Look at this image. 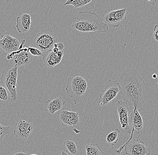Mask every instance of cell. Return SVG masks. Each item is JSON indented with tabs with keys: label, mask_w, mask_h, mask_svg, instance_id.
Returning a JSON list of instances; mask_svg holds the SVG:
<instances>
[{
	"label": "cell",
	"mask_w": 158,
	"mask_h": 155,
	"mask_svg": "<svg viewBox=\"0 0 158 155\" xmlns=\"http://www.w3.org/2000/svg\"><path fill=\"white\" fill-rule=\"evenodd\" d=\"M31 24V17L29 14H24L17 18L16 26L19 33L27 32L30 29Z\"/></svg>",
	"instance_id": "2e32d148"
},
{
	"label": "cell",
	"mask_w": 158,
	"mask_h": 155,
	"mask_svg": "<svg viewBox=\"0 0 158 155\" xmlns=\"http://www.w3.org/2000/svg\"><path fill=\"white\" fill-rule=\"evenodd\" d=\"M34 127V126L31 123L25 120H22L20 118L15 126V135L21 140H27L31 134Z\"/></svg>",
	"instance_id": "5bb4252c"
},
{
	"label": "cell",
	"mask_w": 158,
	"mask_h": 155,
	"mask_svg": "<svg viewBox=\"0 0 158 155\" xmlns=\"http://www.w3.org/2000/svg\"><path fill=\"white\" fill-rule=\"evenodd\" d=\"M120 134V130L118 128L114 129L112 132L110 133L106 137V142L111 146H114L118 142Z\"/></svg>",
	"instance_id": "ffe728a7"
},
{
	"label": "cell",
	"mask_w": 158,
	"mask_h": 155,
	"mask_svg": "<svg viewBox=\"0 0 158 155\" xmlns=\"http://www.w3.org/2000/svg\"><path fill=\"white\" fill-rule=\"evenodd\" d=\"M10 155H29L25 151H16L14 153H12Z\"/></svg>",
	"instance_id": "4316f807"
},
{
	"label": "cell",
	"mask_w": 158,
	"mask_h": 155,
	"mask_svg": "<svg viewBox=\"0 0 158 155\" xmlns=\"http://www.w3.org/2000/svg\"><path fill=\"white\" fill-rule=\"evenodd\" d=\"M152 78L154 79H157V75L156 74H153Z\"/></svg>",
	"instance_id": "f546056e"
},
{
	"label": "cell",
	"mask_w": 158,
	"mask_h": 155,
	"mask_svg": "<svg viewBox=\"0 0 158 155\" xmlns=\"http://www.w3.org/2000/svg\"><path fill=\"white\" fill-rule=\"evenodd\" d=\"M25 42V40H20L13 37L9 32H6L2 35L0 40V50L3 55L7 56L23 48Z\"/></svg>",
	"instance_id": "52a82bcc"
},
{
	"label": "cell",
	"mask_w": 158,
	"mask_h": 155,
	"mask_svg": "<svg viewBox=\"0 0 158 155\" xmlns=\"http://www.w3.org/2000/svg\"><path fill=\"white\" fill-rule=\"evenodd\" d=\"M153 38L154 40L158 42V25H156L154 26Z\"/></svg>",
	"instance_id": "d4e9b609"
},
{
	"label": "cell",
	"mask_w": 158,
	"mask_h": 155,
	"mask_svg": "<svg viewBox=\"0 0 158 155\" xmlns=\"http://www.w3.org/2000/svg\"><path fill=\"white\" fill-rule=\"evenodd\" d=\"M67 151L72 155H78L79 152L78 144L72 139H68L64 142Z\"/></svg>",
	"instance_id": "ac0fdd59"
},
{
	"label": "cell",
	"mask_w": 158,
	"mask_h": 155,
	"mask_svg": "<svg viewBox=\"0 0 158 155\" xmlns=\"http://www.w3.org/2000/svg\"><path fill=\"white\" fill-rule=\"evenodd\" d=\"M115 108L118 115L119 122L123 132L126 134H131V130L128 122L129 108L128 103L124 101H117Z\"/></svg>",
	"instance_id": "9c48e42d"
},
{
	"label": "cell",
	"mask_w": 158,
	"mask_h": 155,
	"mask_svg": "<svg viewBox=\"0 0 158 155\" xmlns=\"http://www.w3.org/2000/svg\"><path fill=\"white\" fill-rule=\"evenodd\" d=\"M148 2H149L150 5H155L157 3L156 1H153V0H152V1H148Z\"/></svg>",
	"instance_id": "f1b7e54d"
},
{
	"label": "cell",
	"mask_w": 158,
	"mask_h": 155,
	"mask_svg": "<svg viewBox=\"0 0 158 155\" xmlns=\"http://www.w3.org/2000/svg\"><path fill=\"white\" fill-rule=\"evenodd\" d=\"M11 126H6L0 123V144L2 143L4 140L9 137L11 133Z\"/></svg>",
	"instance_id": "7402d4cb"
},
{
	"label": "cell",
	"mask_w": 158,
	"mask_h": 155,
	"mask_svg": "<svg viewBox=\"0 0 158 155\" xmlns=\"http://www.w3.org/2000/svg\"><path fill=\"white\" fill-rule=\"evenodd\" d=\"M73 130H74V131H75V132H76V133H78L77 132H80V131H79L78 130H76V129H73Z\"/></svg>",
	"instance_id": "4dcf8cb0"
},
{
	"label": "cell",
	"mask_w": 158,
	"mask_h": 155,
	"mask_svg": "<svg viewBox=\"0 0 158 155\" xmlns=\"http://www.w3.org/2000/svg\"><path fill=\"white\" fill-rule=\"evenodd\" d=\"M128 122L131 130V136L128 141H129L132 140L134 132L139 134L143 131L144 123L143 118L136 108L129 111Z\"/></svg>",
	"instance_id": "7c38bea8"
},
{
	"label": "cell",
	"mask_w": 158,
	"mask_h": 155,
	"mask_svg": "<svg viewBox=\"0 0 158 155\" xmlns=\"http://www.w3.org/2000/svg\"><path fill=\"white\" fill-rule=\"evenodd\" d=\"M86 155H103V151L98 144H88L85 146Z\"/></svg>",
	"instance_id": "d6986e66"
},
{
	"label": "cell",
	"mask_w": 158,
	"mask_h": 155,
	"mask_svg": "<svg viewBox=\"0 0 158 155\" xmlns=\"http://www.w3.org/2000/svg\"><path fill=\"white\" fill-rule=\"evenodd\" d=\"M61 155H71L69 152L67 150H63L61 152Z\"/></svg>",
	"instance_id": "83f0119b"
},
{
	"label": "cell",
	"mask_w": 158,
	"mask_h": 155,
	"mask_svg": "<svg viewBox=\"0 0 158 155\" xmlns=\"http://www.w3.org/2000/svg\"><path fill=\"white\" fill-rule=\"evenodd\" d=\"M64 55V51L55 53L51 50L45 54L42 59L45 66L52 69L61 62Z\"/></svg>",
	"instance_id": "9a60e30c"
},
{
	"label": "cell",
	"mask_w": 158,
	"mask_h": 155,
	"mask_svg": "<svg viewBox=\"0 0 158 155\" xmlns=\"http://www.w3.org/2000/svg\"><path fill=\"white\" fill-rule=\"evenodd\" d=\"M157 84H158V82H157Z\"/></svg>",
	"instance_id": "d6a6232c"
},
{
	"label": "cell",
	"mask_w": 158,
	"mask_h": 155,
	"mask_svg": "<svg viewBox=\"0 0 158 155\" xmlns=\"http://www.w3.org/2000/svg\"><path fill=\"white\" fill-rule=\"evenodd\" d=\"M120 87L117 80H110L108 84L100 94L98 100V105L105 107L113 100L120 92Z\"/></svg>",
	"instance_id": "ba28073f"
},
{
	"label": "cell",
	"mask_w": 158,
	"mask_h": 155,
	"mask_svg": "<svg viewBox=\"0 0 158 155\" xmlns=\"http://www.w3.org/2000/svg\"><path fill=\"white\" fill-rule=\"evenodd\" d=\"M18 68H7L3 71L1 78V84L8 90L11 100L14 103L18 99L17 90Z\"/></svg>",
	"instance_id": "277c9868"
},
{
	"label": "cell",
	"mask_w": 158,
	"mask_h": 155,
	"mask_svg": "<svg viewBox=\"0 0 158 155\" xmlns=\"http://www.w3.org/2000/svg\"><path fill=\"white\" fill-rule=\"evenodd\" d=\"M87 88V83L81 76L69 77L67 81L66 90L68 95L75 105L78 104Z\"/></svg>",
	"instance_id": "3957f363"
},
{
	"label": "cell",
	"mask_w": 158,
	"mask_h": 155,
	"mask_svg": "<svg viewBox=\"0 0 158 155\" xmlns=\"http://www.w3.org/2000/svg\"><path fill=\"white\" fill-rule=\"evenodd\" d=\"M54 47L57 48L59 51H64V45L63 43H56L54 45Z\"/></svg>",
	"instance_id": "484cf974"
},
{
	"label": "cell",
	"mask_w": 158,
	"mask_h": 155,
	"mask_svg": "<svg viewBox=\"0 0 158 155\" xmlns=\"http://www.w3.org/2000/svg\"><path fill=\"white\" fill-rule=\"evenodd\" d=\"M11 100L10 93L7 89L2 84H0V102L7 103Z\"/></svg>",
	"instance_id": "603a6c76"
},
{
	"label": "cell",
	"mask_w": 158,
	"mask_h": 155,
	"mask_svg": "<svg viewBox=\"0 0 158 155\" xmlns=\"http://www.w3.org/2000/svg\"><path fill=\"white\" fill-rule=\"evenodd\" d=\"M29 155H38L36 154H30Z\"/></svg>",
	"instance_id": "1f68e13d"
},
{
	"label": "cell",
	"mask_w": 158,
	"mask_h": 155,
	"mask_svg": "<svg viewBox=\"0 0 158 155\" xmlns=\"http://www.w3.org/2000/svg\"><path fill=\"white\" fill-rule=\"evenodd\" d=\"M93 0H69L64 4V6L72 5L75 8L83 7L88 4Z\"/></svg>",
	"instance_id": "44dd1931"
},
{
	"label": "cell",
	"mask_w": 158,
	"mask_h": 155,
	"mask_svg": "<svg viewBox=\"0 0 158 155\" xmlns=\"http://www.w3.org/2000/svg\"><path fill=\"white\" fill-rule=\"evenodd\" d=\"M72 27L83 33L97 32L105 33L108 30V26L100 17L95 12L81 11L73 21Z\"/></svg>",
	"instance_id": "7a4b0ae2"
},
{
	"label": "cell",
	"mask_w": 158,
	"mask_h": 155,
	"mask_svg": "<svg viewBox=\"0 0 158 155\" xmlns=\"http://www.w3.org/2000/svg\"><path fill=\"white\" fill-rule=\"evenodd\" d=\"M119 83L120 93L124 101L139 111H142L146 84L139 71L134 69L123 70L119 76Z\"/></svg>",
	"instance_id": "6da1fadb"
},
{
	"label": "cell",
	"mask_w": 158,
	"mask_h": 155,
	"mask_svg": "<svg viewBox=\"0 0 158 155\" xmlns=\"http://www.w3.org/2000/svg\"><path fill=\"white\" fill-rule=\"evenodd\" d=\"M57 41L58 38L56 34L51 29L47 28L36 35L33 43L35 48L40 50L45 55L53 48Z\"/></svg>",
	"instance_id": "5b68a950"
},
{
	"label": "cell",
	"mask_w": 158,
	"mask_h": 155,
	"mask_svg": "<svg viewBox=\"0 0 158 155\" xmlns=\"http://www.w3.org/2000/svg\"><path fill=\"white\" fill-rule=\"evenodd\" d=\"M124 149L125 153L127 155H150L151 154V150L145 143L143 140L140 141L138 139L127 141L118 149L115 150V153L120 155Z\"/></svg>",
	"instance_id": "8992f818"
},
{
	"label": "cell",
	"mask_w": 158,
	"mask_h": 155,
	"mask_svg": "<svg viewBox=\"0 0 158 155\" xmlns=\"http://www.w3.org/2000/svg\"><path fill=\"white\" fill-rule=\"evenodd\" d=\"M45 104V111L49 112L51 114H54L55 112L63 108L65 101L62 97H59L53 100H48Z\"/></svg>",
	"instance_id": "e0dca14e"
},
{
	"label": "cell",
	"mask_w": 158,
	"mask_h": 155,
	"mask_svg": "<svg viewBox=\"0 0 158 155\" xmlns=\"http://www.w3.org/2000/svg\"><path fill=\"white\" fill-rule=\"evenodd\" d=\"M57 117L62 123L63 127L68 126L76 127L79 125L80 122L79 114L74 110L69 111L67 107L63 108L58 111Z\"/></svg>",
	"instance_id": "30bf717a"
},
{
	"label": "cell",
	"mask_w": 158,
	"mask_h": 155,
	"mask_svg": "<svg viewBox=\"0 0 158 155\" xmlns=\"http://www.w3.org/2000/svg\"><path fill=\"white\" fill-rule=\"evenodd\" d=\"M27 48L28 49V52L31 56L35 57L40 58H43L44 57V54L37 48H33L30 46H28Z\"/></svg>",
	"instance_id": "cb8c5ba5"
},
{
	"label": "cell",
	"mask_w": 158,
	"mask_h": 155,
	"mask_svg": "<svg viewBox=\"0 0 158 155\" xmlns=\"http://www.w3.org/2000/svg\"><path fill=\"white\" fill-rule=\"evenodd\" d=\"M126 10L127 9L125 8L110 12L104 17V22L110 27H118L121 23L127 19Z\"/></svg>",
	"instance_id": "4fadbf2b"
},
{
	"label": "cell",
	"mask_w": 158,
	"mask_h": 155,
	"mask_svg": "<svg viewBox=\"0 0 158 155\" xmlns=\"http://www.w3.org/2000/svg\"><path fill=\"white\" fill-rule=\"evenodd\" d=\"M8 60H13V63L14 66L19 67L21 66L28 65L32 61V56L28 52L27 48L22 49L14 52L6 56Z\"/></svg>",
	"instance_id": "8fae6325"
}]
</instances>
